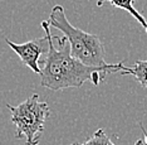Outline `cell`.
<instances>
[{"instance_id":"1","label":"cell","mask_w":147,"mask_h":145,"mask_svg":"<svg viewBox=\"0 0 147 145\" xmlns=\"http://www.w3.org/2000/svg\"><path fill=\"white\" fill-rule=\"evenodd\" d=\"M42 28L48 37L49 50L42 68L40 85L53 91H59L71 87H81L87 81L98 86L101 80L108 73L121 72L125 68L123 62L108 63L103 67H91L82 63L72 56L71 47L65 37H55L51 33V24L43 20Z\"/></svg>"},{"instance_id":"5","label":"cell","mask_w":147,"mask_h":145,"mask_svg":"<svg viewBox=\"0 0 147 145\" xmlns=\"http://www.w3.org/2000/svg\"><path fill=\"white\" fill-rule=\"evenodd\" d=\"M106 3H111L115 8L123 9V10H126L127 13H129V14L141 24V27L147 33V20L145 19V16L136 9L135 0H98V1H97V6H102L103 4H106Z\"/></svg>"},{"instance_id":"8","label":"cell","mask_w":147,"mask_h":145,"mask_svg":"<svg viewBox=\"0 0 147 145\" xmlns=\"http://www.w3.org/2000/svg\"><path fill=\"white\" fill-rule=\"evenodd\" d=\"M140 126H141V130H142V133H143V135H145V139H140V140H137L135 145H147V131L146 129L143 127L142 124H140Z\"/></svg>"},{"instance_id":"2","label":"cell","mask_w":147,"mask_h":145,"mask_svg":"<svg viewBox=\"0 0 147 145\" xmlns=\"http://www.w3.org/2000/svg\"><path fill=\"white\" fill-rule=\"evenodd\" d=\"M49 24L52 28L61 30L71 47L72 56L91 67H103L108 63L105 61V46L96 34L87 33L69 23L65 10L62 5L52 8L49 15Z\"/></svg>"},{"instance_id":"4","label":"cell","mask_w":147,"mask_h":145,"mask_svg":"<svg viewBox=\"0 0 147 145\" xmlns=\"http://www.w3.org/2000/svg\"><path fill=\"white\" fill-rule=\"evenodd\" d=\"M5 42L18 54L20 61L29 69H32L36 75H40L42 68L39 66V58H40L42 54L48 53L49 50L48 37L45 35V37H40V38H35L33 40H29V42L22 43V44L11 42L8 38L5 39Z\"/></svg>"},{"instance_id":"7","label":"cell","mask_w":147,"mask_h":145,"mask_svg":"<svg viewBox=\"0 0 147 145\" xmlns=\"http://www.w3.org/2000/svg\"><path fill=\"white\" fill-rule=\"evenodd\" d=\"M72 145H116V144L112 143V140L109 139V136L105 133V130L98 129L86 143H83V144L74 143Z\"/></svg>"},{"instance_id":"6","label":"cell","mask_w":147,"mask_h":145,"mask_svg":"<svg viewBox=\"0 0 147 145\" xmlns=\"http://www.w3.org/2000/svg\"><path fill=\"white\" fill-rule=\"evenodd\" d=\"M119 75H131L132 77H135L137 82H140L145 88H147V61H137L132 67L125 66Z\"/></svg>"},{"instance_id":"3","label":"cell","mask_w":147,"mask_h":145,"mask_svg":"<svg viewBox=\"0 0 147 145\" xmlns=\"http://www.w3.org/2000/svg\"><path fill=\"white\" fill-rule=\"evenodd\" d=\"M6 107L11 112L16 139H24L25 145H38L40 143L45 121L51 115L48 103L42 102L38 93H34L18 106L6 103Z\"/></svg>"}]
</instances>
